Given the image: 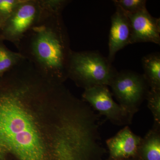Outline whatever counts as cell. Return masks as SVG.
<instances>
[{
    "instance_id": "obj_1",
    "label": "cell",
    "mask_w": 160,
    "mask_h": 160,
    "mask_svg": "<svg viewBox=\"0 0 160 160\" xmlns=\"http://www.w3.org/2000/svg\"><path fill=\"white\" fill-rule=\"evenodd\" d=\"M5 80L6 86L0 90V160L8 153L20 160H45L42 139L25 109L34 89L21 78Z\"/></svg>"
},
{
    "instance_id": "obj_2",
    "label": "cell",
    "mask_w": 160,
    "mask_h": 160,
    "mask_svg": "<svg viewBox=\"0 0 160 160\" xmlns=\"http://www.w3.org/2000/svg\"><path fill=\"white\" fill-rule=\"evenodd\" d=\"M42 6V10L38 22L16 47L44 78L61 85L68 78L72 51L69 33L62 12Z\"/></svg>"
},
{
    "instance_id": "obj_3",
    "label": "cell",
    "mask_w": 160,
    "mask_h": 160,
    "mask_svg": "<svg viewBox=\"0 0 160 160\" xmlns=\"http://www.w3.org/2000/svg\"><path fill=\"white\" fill-rule=\"evenodd\" d=\"M118 72L107 58L97 51H72L68 78L84 89L109 86Z\"/></svg>"
},
{
    "instance_id": "obj_4",
    "label": "cell",
    "mask_w": 160,
    "mask_h": 160,
    "mask_svg": "<svg viewBox=\"0 0 160 160\" xmlns=\"http://www.w3.org/2000/svg\"><path fill=\"white\" fill-rule=\"evenodd\" d=\"M109 86L118 104L132 121L149 89L145 78L134 72L124 70L118 72Z\"/></svg>"
},
{
    "instance_id": "obj_5",
    "label": "cell",
    "mask_w": 160,
    "mask_h": 160,
    "mask_svg": "<svg viewBox=\"0 0 160 160\" xmlns=\"http://www.w3.org/2000/svg\"><path fill=\"white\" fill-rule=\"evenodd\" d=\"M42 8L40 0H24L6 19L0 29V41L16 46L39 18Z\"/></svg>"
},
{
    "instance_id": "obj_6",
    "label": "cell",
    "mask_w": 160,
    "mask_h": 160,
    "mask_svg": "<svg viewBox=\"0 0 160 160\" xmlns=\"http://www.w3.org/2000/svg\"><path fill=\"white\" fill-rule=\"evenodd\" d=\"M82 98L92 109L115 125L123 126L132 123L127 112L113 100L108 86H96L85 89Z\"/></svg>"
},
{
    "instance_id": "obj_7",
    "label": "cell",
    "mask_w": 160,
    "mask_h": 160,
    "mask_svg": "<svg viewBox=\"0 0 160 160\" xmlns=\"http://www.w3.org/2000/svg\"><path fill=\"white\" fill-rule=\"evenodd\" d=\"M127 15L131 27L130 45L140 42L160 45V18L153 17L147 9L135 14Z\"/></svg>"
},
{
    "instance_id": "obj_8",
    "label": "cell",
    "mask_w": 160,
    "mask_h": 160,
    "mask_svg": "<svg viewBox=\"0 0 160 160\" xmlns=\"http://www.w3.org/2000/svg\"><path fill=\"white\" fill-rule=\"evenodd\" d=\"M142 138L136 134L128 126L106 141L112 160L137 158Z\"/></svg>"
},
{
    "instance_id": "obj_9",
    "label": "cell",
    "mask_w": 160,
    "mask_h": 160,
    "mask_svg": "<svg viewBox=\"0 0 160 160\" xmlns=\"http://www.w3.org/2000/svg\"><path fill=\"white\" fill-rule=\"evenodd\" d=\"M131 27L127 15L120 8L111 17V25L109 34V54L107 58L110 63L113 62L118 52L130 45Z\"/></svg>"
},
{
    "instance_id": "obj_10",
    "label": "cell",
    "mask_w": 160,
    "mask_h": 160,
    "mask_svg": "<svg viewBox=\"0 0 160 160\" xmlns=\"http://www.w3.org/2000/svg\"><path fill=\"white\" fill-rule=\"evenodd\" d=\"M138 160H160V128L153 126L139 146Z\"/></svg>"
},
{
    "instance_id": "obj_11",
    "label": "cell",
    "mask_w": 160,
    "mask_h": 160,
    "mask_svg": "<svg viewBox=\"0 0 160 160\" xmlns=\"http://www.w3.org/2000/svg\"><path fill=\"white\" fill-rule=\"evenodd\" d=\"M144 73L143 74L149 89L160 90V54L154 52L142 59Z\"/></svg>"
},
{
    "instance_id": "obj_12",
    "label": "cell",
    "mask_w": 160,
    "mask_h": 160,
    "mask_svg": "<svg viewBox=\"0 0 160 160\" xmlns=\"http://www.w3.org/2000/svg\"><path fill=\"white\" fill-rule=\"evenodd\" d=\"M24 59H25L19 52L9 50L0 41V76L14 68Z\"/></svg>"
},
{
    "instance_id": "obj_13",
    "label": "cell",
    "mask_w": 160,
    "mask_h": 160,
    "mask_svg": "<svg viewBox=\"0 0 160 160\" xmlns=\"http://www.w3.org/2000/svg\"><path fill=\"white\" fill-rule=\"evenodd\" d=\"M146 99L154 119L153 126L160 128V90L149 89Z\"/></svg>"
},
{
    "instance_id": "obj_14",
    "label": "cell",
    "mask_w": 160,
    "mask_h": 160,
    "mask_svg": "<svg viewBox=\"0 0 160 160\" xmlns=\"http://www.w3.org/2000/svg\"><path fill=\"white\" fill-rule=\"evenodd\" d=\"M116 7L127 15L134 14L146 9V0H114Z\"/></svg>"
},
{
    "instance_id": "obj_15",
    "label": "cell",
    "mask_w": 160,
    "mask_h": 160,
    "mask_svg": "<svg viewBox=\"0 0 160 160\" xmlns=\"http://www.w3.org/2000/svg\"><path fill=\"white\" fill-rule=\"evenodd\" d=\"M23 1L24 0H0V15L3 18L4 22Z\"/></svg>"
},
{
    "instance_id": "obj_16",
    "label": "cell",
    "mask_w": 160,
    "mask_h": 160,
    "mask_svg": "<svg viewBox=\"0 0 160 160\" xmlns=\"http://www.w3.org/2000/svg\"><path fill=\"white\" fill-rule=\"evenodd\" d=\"M3 23H4V21H3V18L1 16V15H0V29L2 28Z\"/></svg>"
},
{
    "instance_id": "obj_17",
    "label": "cell",
    "mask_w": 160,
    "mask_h": 160,
    "mask_svg": "<svg viewBox=\"0 0 160 160\" xmlns=\"http://www.w3.org/2000/svg\"><path fill=\"white\" fill-rule=\"evenodd\" d=\"M109 160H112L111 159H109ZM124 160H138L137 158H131V159H128Z\"/></svg>"
}]
</instances>
